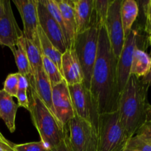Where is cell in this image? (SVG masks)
Returning <instances> with one entry per match:
<instances>
[{"mask_svg":"<svg viewBox=\"0 0 151 151\" xmlns=\"http://www.w3.org/2000/svg\"><path fill=\"white\" fill-rule=\"evenodd\" d=\"M117 60L114 55L106 26H101L90 86V91L100 114L112 113L119 109L120 92L118 86Z\"/></svg>","mask_w":151,"mask_h":151,"instance_id":"obj_1","label":"cell"},{"mask_svg":"<svg viewBox=\"0 0 151 151\" xmlns=\"http://www.w3.org/2000/svg\"><path fill=\"white\" fill-rule=\"evenodd\" d=\"M150 84L147 78L131 75L120 94L118 111L121 123L129 138L134 137L150 119L151 106L147 100Z\"/></svg>","mask_w":151,"mask_h":151,"instance_id":"obj_2","label":"cell"},{"mask_svg":"<svg viewBox=\"0 0 151 151\" xmlns=\"http://www.w3.org/2000/svg\"><path fill=\"white\" fill-rule=\"evenodd\" d=\"M33 80L29 82V111L32 123L43 142L49 148L58 145L67 136L66 127L63 126L54 113L46 106L35 91Z\"/></svg>","mask_w":151,"mask_h":151,"instance_id":"obj_3","label":"cell"},{"mask_svg":"<svg viewBox=\"0 0 151 151\" xmlns=\"http://www.w3.org/2000/svg\"><path fill=\"white\" fill-rule=\"evenodd\" d=\"M100 27L96 17L88 29L77 35L73 47L82 69L83 84L88 89H90L93 68L97 55Z\"/></svg>","mask_w":151,"mask_h":151,"instance_id":"obj_4","label":"cell"},{"mask_svg":"<svg viewBox=\"0 0 151 151\" xmlns=\"http://www.w3.org/2000/svg\"><path fill=\"white\" fill-rule=\"evenodd\" d=\"M129 139L121 123L118 110L100 115L97 151H123Z\"/></svg>","mask_w":151,"mask_h":151,"instance_id":"obj_5","label":"cell"},{"mask_svg":"<svg viewBox=\"0 0 151 151\" xmlns=\"http://www.w3.org/2000/svg\"><path fill=\"white\" fill-rule=\"evenodd\" d=\"M66 127L72 150L97 151V132L89 122L75 115Z\"/></svg>","mask_w":151,"mask_h":151,"instance_id":"obj_6","label":"cell"},{"mask_svg":"<svg viewBox=\"0 0 151 151\" xmlns=\"http://www.w3.org/2000/svg\"><path fill=\"white\" fill-rule=\"evenodd\" d=\"M68 86L75 115L89 122L97 132L100 114L90 89L83 83Z\"/></svg>","mask_w":151,"mask_h":151,"instance_id":"obj_7","label":"cell"},{"mask_svg":"<svg viewBox=\"0 0 151 151\" xmlns=\"http://www.w3.org/2000/svg\"><path fill=\"white\" fill-rule=\"evenodd\" d=\"M122 1L123 0H111L105 24L114 55L117 60L125 40L120 14Z\"/></svg>","mask_w":151,"mask_h":151,"instance_id":"obj_8","label":"cell"},{"mask_svg":"<svg viewBox=\"0 0 151 151\" xmlns=\"http://www.w3.org/2000/svg\"><path fill=\"white\" fill-rule=\"evenodd\" d=\"M23 22L25 38L32 41L40 49L38 29L39 27L37 11V0H13Z\"/></svg>","mask_w":151,"mask_h":151,"instance_id":"obj_9","label":"cell"},{"mask_svg":"<svg viewBox=\"0 0 151 151\" xmlns=\"http://www.w3.org/2000/svg\"><path fill=\"white\" fill-rule=\"evenodd\" d=\"M37 11L39 27L50 42L60 53L63 54L67 50L63 32L58 24L50 14L43 4L42 0H37Z\"/></svg>","mask_w":151,"mask_h":151,"instance_id":"obj_10","label":"cell"},{"mask_svg":"<svg viewBox=\"0 0 151 151\" xmlns=\"http://www.w3.org/2000/svg\"><path fill=\"white\" fill-rule=\"evenodd\" d=\"M23 35L14 17L10 1L3 0V13L0 18V45L6 46L12 51Z\"/></svg>","mask_w":151,"mask_h":151,"instance_id":"obj_11","label":"cell"},{"mask_svg":"<svg viewBox=\"0 0 151 151\" xmlns=\"http://www.w3.org/2000/svg\"><path fill=\"white\" fill-rule=\"evenodd\" d=\"M138 32L132 29L125 40L123 48L117 60V78L119 92H122L131 76L133 56L137 46Z\"/></svg>","mask_w":151,"mask_h":151,"instance_id":"obj_12","label":"cell"},{"mask_svg":"<svg viewBox=\"0 0 151 151\" xmlns=\"http://www.w3.org/2000/svg\"><path fill=\"white\" fill-rule=\"evenodd\" d=\"M54 113L63 126L66 127L70 119L75 116L69 86L66 81L52 86Z\"/></svg>","mask_w":151,"mask_h":151,"instance_id":"obj_13","label":"cell"},{"mask_svg":"<svg viewBox=\"0 0 151 151\" xmlns=\"http://www.w3.org/2000/svg\"><path fill=\"white\" fill-rule=\"evenodd\" d=\"M61 73L68 86L83 83L82 69L73 49H67L62 54Z\"/></svg>","mask_w":151,"mask_h":151,"instance_id":"obj_14","label":"cell"},{"mask_svg":"<svg viewBox=\"0 0 151 151\" xmlns=\"http://www.w3.org/2000/svg\"><path fill=\"white\" fill-rule=\"evenodd\" d=\"M77 27V35L90 27L96 19L94 0H72Z\"/></svg>","mask_w":151,"mask_h":151,"instance_id":"obj_15","label":"cell"},{"mask_svg":"<svg viewBox=\"0 0 151 151\" xmlns=\"http://www.w3.org/2000/svg\"><path fill=\"white\" fill-rule=\"evenodd\" d=\"M61 13L66 33L67 49H73L77 36V27L74 13L72 1L69 0H56Z\"/></svg>","mask_w":151,"mask_h":151,"instance_id":"obj_16","label":"cell"},{"mask_svg":"<svg viewBox=\"0 0 151 151\" xmlns=\"http://www.w3.org/2000/svg\"><path fill=\"white\" fill-rule=\"evenodd\" d=\"M19 106L13 101V97L3 89H0V117L10 133L16 130V116Z\"/></svg>","mask_w":151,"mask_h":151,"instance_id":"obj_17","label":"cell"},{"mask_svg":"<svg viewBox=\"0 0 151 151\" xmlns=\"http://www.w3.org/2000/svg\"><path fill=\"white\" fill-rule=\"evenodd\" d=\"M33 86L35 91L46 106L54 113L52 105V88L44 69L37 72L33 77ZM55 114V113H54Z\"/></svg>","mask_w":151,"mask_h":151,"instance_id":"obj_18","label":"cell"},{"mask_svg":"<svg viewBox=\"0 0 151 151\" xmlns=\"http://www.w3.org/2000/svg\"><path fill=\"white\" fill-rule=\"evenodd\" d=\"M12 52L14 55L15 61L19 70V73L26 77L28 81L33 80V76L32 75V71L26 52L24 35H23L18 40L17 44Z\"/></svg>","mask_w":151,"mask_h":151,"instance_id":"obj_19","label":"cell"},{"mask_svg":"<svg viewBox=\"0 0 151 151\" xmlns=\"http://www.w3.org/2000/svg\"><path fill=\"white\" fill-rule=\"evenodd\" d=\"M121 19L124 30L125 38L132 29V27L139 14V4L134 0L122 1L120 9Z\"/></svg>","mask_w":151,"mask_h":151,"instance_id":"obj_20","label":"cell"},{"mask_svg":"<svg viewBox=\"0 0 151 151\" xmlns=\"http://www.w3.org/2000/svg\"><path fill=\"white\" fill-rule=\"evenodd\" d=\"M151 68V57L142 50L137 47L133 56L131 75L137 78H145L150 72Z\"/></svg>","mask_w":151,"mask_h":151,"instance_id":"obj_21","label":"cell"},{"mask_svg":"<svg viewBox=\"0 0 151 151\" xmlns=\"http://www.w3.org/2000/svg\"><path fill=\"white\" fill-rule=\"evenodd\" d=\"M38 38H39L40 47H41V52L44 55L48 58L52 60L56 66H58L61 72V58L62 53H60L52 44L50 42V40L46 36L45 33L43 32L40 27L38 29ZM62 74V73H61Z\"/></svg>","mask_w":151,"mask_h":151,"instance_id":"obj_22","label":"cell"},{"mask_svg":"<svg viewBox=\"0 0 151 151\" xmlns=\"http://www.w3.org/2000/svg\"><path fill=\"white\" fill-rule=\"evenodd\" d=\"M25 47H26V52L29 66L32 71V75L34 77L37 72L43 69L42 52L41 49L38 46L26 38H25Z\"/></svg>","mask_w":151,"mask_h":151,"instance_id":"obj_23","label":"cell"},{"mask_svg":"<svg viewBox=\"0 0 151 151\" xmlns=\"http://www.w3.org/2000/svg\"><path fill=\"white\" fill-rule=\"evenodd\" d=\"M43 69L50 80L52 86L57 85L64 81L63 77L58 66L50 59L42 54Z\"/></svg>","mask_w":151,"mask_h":151,"instance_id":"obj_24","label":"cell"},{"mask_svg":"<svg viewBox=\"0 0 151 151\" xmlns=\"http://www.w3.org/2000/svg\"><path fill=\"white\" fill-rule=\"evenodd\" d=\"M111 0H94V8L96 17L100 26H105L108 10Z\"/></svg>","mask_w":151,"mask_h":151,"instance_id":"obj_25","label":"cell"},{"mask_svg":"<svg viewBox=\"0 0 151 151\" xmlns=\"http://www.w3.org/2000/svg\"><path fill=\"white\" fill-rule=\"evenodd\" d=\"M19 89V73L9 74L4 82L3 90L11 97H16Z\"/></svg>","mask_w":151,"mask_h":151,"instance_id":"obj_26","label":"cell"},{"mask_svg":"<svg viewBox=\"0 0 151 151\" xmlns=\"http://www.w3.org/2000/svg\"><path fill=\"white\" fill-rule=\"evenodd\" d=\"M123 151H151V145L134 135L128 139Z\"/></svg>","mask_w":151,"mask_h":151,"instance_id":"obj_27","label":"cell"},{"mask_svg":"<svg viewBox=\"0 0 151 151\" xmlns=\"http://www.w3.org/2000/svg\"><path fill=\"white\" fill-rule=\"evenodd\" d=\"M13 151H50V148L43 142H32L18 144L13 145Z\"/></svg>","mask_w":151,"mask_h":151,"instance_id":"obj_28","label":"cell"},{"mask_svg":"<svg viewBox=\"0 0 151 151\" xmlns=\"http://www.w3.org/2000/svg\"><path fill=\"white\" fill-rule=\"evenodd\" d=\"M135 135L151 145V118L145 122Z\"/></svg>","mask_w":151,"mask_h":151,"instance_id":"obj_29","label":"cell"},{"mask_svg":"<svg viewBox=\"0 0 151 151\" xmlns=\"http://www.w3.org/2000/svg\"><path fill=\"white\" fill-rule=\"evenodd\" d=\"M145 20V30L147 33L151 32V0L143 2Z\"/></svg>","mask_w":151,"mask_h":151,"instance_id":"obj_30","label":"cell"},{"mask_svg":"<svg viewBox=\"0 0 151 151\" xmlns=\"http://www.w3.org/2000/svg\"><path fill=\"white\" fill-rule=\"evenodd\" d=\"M27 91L18 90L17 94H16V98L18 100V106H19V107H23L25 109L29 111V97H28L27 95Z\"/></svg>","mask_w":151,"mask_h":151,"instance_id":"obj_31","label":"cell"},{"mask_svg":"<svg viewBox=\"0 0 151 151\" xmlns=\"http://www.w3.org/2000/svg\"><path fill=\"white\" fill-rule=\"evenodd\" d=\"M50 151H73L68 141L67 136L66 138L58 145L54 147L50 148Z\"/></svg>","mask_w":151,"mask_h":151,"instance_id":"obj_32","label":"cell"},{"mask_svg":"<svg viewBox=\"0 0 151 151\" xmlns=\"http://www.w3.org/2000/svg\"><path fill=\"white\" fill-rule=\"evenodd\" d=\"M29 84L27 78L25 76H24V75L19 73V89L18 90L27 91L28 88H29Z\"/></svg>","mask_w":151,"mask_h":151,"instance_id":"obj_33","label":"cell"},{"mask_svg":"<svg viewBox=\"0 0 151 151\" xmlns=\"http://www.w3.org/2000/svg\"><path fill=\"white\" fill-rule=\"evenodd\" d=\"M3 13V0H0V18Z\"/></svg>","mask_w":151,"mask_h":151,"instance_id":"obj_34","label":"cell"},{"mask_svg":"<svg viewBox=\"0 0 151 151\" xmlns=\"http://www.w3.org/2000/svg\"><path fill=\"white\" fill-rule=\"evenodd\" d=\"M145 78H147V81H149V83H150V84L151 85V68L150 69V72H149V73L147 74V75L145 77Z\"/></svg>","mask_w":151,"mask_h":151,"instance_id":"obj_35","label":"cell"},{"mask_svg":"<svg viewBox=\"0 0 151 151\" xmlns=\"http://www.w3.org/2000/svg\"><path fill=\"white\" fill-rule=\"evenodd\" d=\"M148 35H149V41H150V43L151 44V32H149Z\"/></svg>","mask_w":151,"mask_h":151,"instance_id":"obj_36","label":"cell"},{"mask_svg":"<svg viewBox=\"0 0 151 151\" xmlns=\"http://www.w3.org/2000/svg\"><path fill=\"white\" fill-rule=\"evenodd\" d=\"M4 136L2 135V134H1V132H0V139H1V138H4Z\"/></svg>","mask_w":151,"mask_h":151,"instance_id":"obj_37","label":"cell"},{"mask_svg":"<svg viewBox=\"0 0 151 151\" xmlns=\"http://www.w3.org/2000/svg\"><path fill=\"white\" fill-rule=\"evenodd\" d=\"M150 118H151V114H150Z\"/></svg>","mask_w":151,"mask_h":151,"instance_id":"obj_38","label":"cell"},{"mask_svg":"<svg viewBox=\"0 0 151 151\" xmlns=\"http://www.w3.org/2000/svg\"><path fill=\"white\" fill-rule=\"evenodd\" d=\"M0 119H1V117H0Z\"/></svg>","mask_w":151,"mask_h":151,"instance_id":"obj_39","label":"cell"}]
</instances>
